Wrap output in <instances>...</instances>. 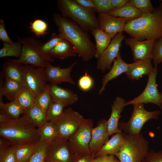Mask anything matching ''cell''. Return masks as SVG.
I'll return each instance as SVG.
<instances>
[{
    "label": "cell",
    "instance_id": "cell-19",
    "mask_svg": "<svg viewBox=\"0 0 162 162\" xmlns=\"http://www.w3.org/2000/svg\"><path fill=\"white\" fill-rule=\"evenodd\" d=\"M126 101L122 98L117 96L111 105V112L107 120V130L109 136L122 131L118 127L119 120L121 113L125 106Z\"/></svg>",
    "mask_w": 162,
    "mask_h": 162
},
{
    "label": "cell",
    "instance_id": "cell-33",
    "mask_svg": "<svg viewBox=\"0 0 162 162\" xmlns=\"http://www.w3.org/2000/svg\"><path fill=\"white\" fill-rule=\"evenodd\" d=\"M35 97L28 89L24 87L14 100L25 111L34 105Z\"/></svg>",
    "mask_w": 162,
    "mask_h": 162
},
{
    "label": "cell",
    "instance_id": "cell-8",
    "mask_svg": "<svg viewBox=\"0 0 162 162\" xmlns=\"http://www.w3.org/2000/svg\"><path fill=\"white\" fill-rule=\"evenodd\" d=\"M93 122L90 118H85L75 131L68 139L69 147L73 153L84 155L91 153L89 145Z\"/></svg>",
    "mask_w": 162,
    "mask_h": 162
},
{
    "label": "cell",
    "instance_id": "cell-13",
    "mask_svg": "<svg viewBox=\"0 0 162 162\" xmlns=\"http://www.w3.org/2000/svg\"><path fill=\"white\" fill-rule=\"evenodd\" d=\"M72 154L68 140L58 136L49 143L45 161L70 162Z\"/></svg>",
    "mask_w": 162,
    "mask_h": 162
},
{
    "label": "cell",
    "instance_id": "cell-27",
    "mask_svg": "<svg viewBox=\"0 0 162 162\" xmlns=\"http://www.w3.org/2000/svg\"><path fill=\"white\" fill-rule=\"evenodd\" d=\"M91 32L96 43V50L94 57L98 59L110 44L111 38L106 33L99 28L94 29Z\"/></svg>",
    "mask_w": 162,
    "mask_h": 162
},
{
    "label": "cell",
    "instance_id": "cell-29",
    "mask_svg": "<svg viewBox=\"0 0 162 162\" xmlns=\"http://www.w3.org/2000/svg\"><path fill=\"white\" fill-rule=\"evenodd\" d=\"M106 14L114 17L133 20L140 17L143 13L140 12L129 2L121 8L114 9Z\"/></svg>",
    "mask_w": 162,
    "mask_h": 162
},
{
    "label": "cell",
    "instance_id": "cell-52",
    "mask_svg": "<svg viewBox=\"0 0 162 162\" xmlns=\"http://www.w3.org/2000/svg\"><path fill=\"white\" fill-rule=\"evenodd\" d=\"M160 4L159 7L162 9V0L160 1Z\"/></svg>",
    "mask_w": 162,
    "mask_h": 162
},
{
    "label": "cell",
    "instance_id": "cell-34",
    "mask_svg": "<svg viewBox=\"0 0 162 162\" xmlns=\"http://www.w3.org/2000/svg\"><path fill=\"white\" fill-rule=\"evenodd\" d=\"M49 143L39 142L26 162H44L46 156Z\"/></svg>",
    "mask_w": 162,
    "mask_h": 162
},
{
    "label": "cell",
    "instance_id": "cell-6",
    "mask_svg": "<svg viewBox=\"0 0 162 162\" xmlns=\"http://www.w3.org/2000/svg\"><path fill=\"white\" fill-rule=\"evenodd\" d=\"M18 38L22 44V53L18 59H14L15 62L44 68L45 67L47 62H53V58L41 52L40 47L42 44L40 42L31 37Z\"/></svg>",
    "mask_w": 162,
    "mask_h": 162
},
{
    "label": "cell",
    "instance_id": "cell-7",
    "mask_svg": "<svg viewBox=\"0 0 162 162\" xmlns=\"http://www.w3.org/2000/svg\"><path fill=\"white\" fill-rule=\"evenodd\" d=\"M132 105L133 110L129 120L127 122H119L118 127L125 134L136 135L141 133L142 128L146 122L151 119H157L161 112L159 110L147 111L143 104Z\"/></svg>",
    "mask_w": 162,
    "mask_h": 162
},
{
    "label": "cell",
    "instance_id": "cell-5",
    "mask_svg": "<svg viewBox=\"0 0 162 162\" xmlns=\"http://www.w3.org/2000/svg\"><path fill=\"white\" fill-rule=\"evenodd\" d=\"M149 150L148 141L141 133L136 135L124 133V144L115 155L120 162H142Z\"/></svg>",
    "mask_w": 162,
    "mask_h": 162
},
{
    "label": "cell",
    "instance_id": "cell-21",
    "mask_svg": "<svg viewBox=\"0 0 162 162\" xmlns=\"http://www.w3.org/2000/svg\"><path fill=\"white\" fill-rule=\"evenodd\" d=\"M152 59L140 60L129 64L125 74L132 80H139L143 75H148L154 69Z\"/></svg>",
    "mask_w": 162,
    "mask_h": 162
},
{
    "label": "cell",
    "instance_id": "cell-41",
    "mask_svg": "<svg viewBox=\"0 0 162 162\" xmlns=\"http://www.w3.org/2000/svg\"><path fill=\"white\" fill-rule=\"evenodd\" d=\"M94 83L92 77L86 72L78 80V84L80 89L83 91H88L93 87Z\"/></svg>",
    "mask_w": 162,
    "mask_h": 162
},
{
    "label": "cell",
    "instance_id": "cell-50",
    "mask_svg": "<svg viewBox=\"0 0 162 162\" xmlns=\"http://www.w3.org/2000/svg\"><path fill=\"white\" fill-rule=\"evenodd\" d=\"M11 146L10 142L6 139L1 137L0 138V150L2 149Z\"/></svg>",
    "mask_w": 162,
    "mask_h": 162
},
{
    "label": "cell",
    "instance_id": "cell-23",
    "mask_svg": "<svg viewBox=\"0 0 162 162\" xmlns=\"http://www.w3.org/2000/svg\"><path fill=\"white\" fill-rule=\"evenodd\" d=\"M124 141V133L122 131L115 134L98 151L97 157L115 155L122 147Z\"/></svg>",
    "mask_w": 162,
    "mask_h": 162
},
{
    "label": "cell",
    "instance_id": "cell-36",
    "mask_svg": "<svg viewBox=\"0 0 162 162\" xmlns=\"http://www.w3.org/2000/svg\"><path fill=\"white\" fill-rule=\"evenodd\" d=\"M29 28L36 36L40 37L47 33L48 26L47 23L43 20L36 19L30 22Z\"/></svg>",
    "mask_w": 162,
    "mask_h": 162
},
{
    "label": "cell",
    "instance_id": "cell-3",
    "mask_svg": "<svg viewBox=\"0 0 162 162\" xmlns=\"http://www.w3.org/2000/svg\"><path fill=\"white\" fill-rule=\"evenodd\" d=\"M1 137L8 140L11 146L39 142L37 129L22 116L0 124Z\"/></svg>",
    "mask_w": 162,
    "mask_h": 162
},
{
    "label": "cell",
    "instance_id": "cell-30",
    "mask_svg": "<svg viewBox=\"0 0 162 162\" xmlns=\"http://www.w3.org/2000/svg\"><path fill=\"white\" fill-rule=\"evenodd\" d=\"M37 130L40 141L49 143L59 136L56 128L51 122L47 121Z\"/></svg>",
    "mask_w": 162,
    "mask_h": 162
},
{
    "label": "cell",
    "instance_id": "cell-24",
    "mask_svg": "<svg viewBox=\"0 0 162 162\" xmlns=\"http://www.w3.org/2000/svg\"><path fill=\"white\" fill-rule=\"evenodd\" d=\"M2 74L5 78L17 81L23 84V65L11 59L5 62L3 65Z\"/></svg>",
    "mask_w": 162,
    "mask_h": 162
},
{
    "label": "cell",
    "instance_id": "cell-45",
    "mask_svg": "<svg viewBox=\"0 0 162 162\" xmlns=\"http://www.w3.org/2000/svg\"><path fill=\"white\" fill-rule=\"evenodd\" d=\"M0 40L3 43L11 44L14 42L8 34L5 28L4 21L2 19L0 20Z\"/></svg>",
    "mask_w": 162,
    "mask_h": 162
},
{
    "label": "cell",
    "instance_id": "cell-49",
    "mask_svg": "<svg viewBox=\"0 0 162 162\" xmlns=\"http://www.w3.org/2000/svg\"><path fill=\"white\" fill-rule=\"evenodd\" d=\"M114 9L121 8L130 2V0H110Z\"/></svg>",
    "mask_w": 162,
    "mask_h": 162
},
{
    "label": "cell",
    "instance_id": "cell-51",
    "mask_svg": "<svg viewBox=\"0 0 162 162\" xmlns=\"http://www.w3.org/2000/svg\"><path fill=\"white\" fill-rule=\"evenodd\" d=\"M12 118L10 116L6 114L0 113V124L6 123Z\"/></svg>",
    "mask_w": 162,
    "mask_h": 162
},
{
    "label": "cell",
    "instance_id": "cell-35",
    "mask_svg": "<svg viewBox=\"0 0 162 162\" xmlns=\"http://www.w3.org/2000/svg\"><path fill=\"white\" fill-rule=\"evenodd\" d=\"M64 107L62 104L52 100L46 112L47 121L54 122L59 119L63 115Z\"/></svg>",
    "mask_w": 162,
    "mask_h": 162
},
{
    "label": "cell",
    "instance_id": "cell-14",
    "mask_svg": "<svg viewBox=\"0 0 162 162\" xmlns=\"http://www.w3.org/2000/svg\"><path fill=\"white\" fill-rule=\"evenodd\" d=\"M99 28L112 39L118 33L124 31L125 24L132 19L116 17L105 13L99 14L98 17Z\"/></svg>",
    "mask_w": 162,
    "mask_h": 162
},
{
    "label": "cell",
    "instance_id": "cell-53",
    "mask_svg": "<svg viewBox=\"0 0 162 162\" xmlns=\"http://www.w3.org/2000/svg\"><path fill=\"white\" fill-rule=\"evenodd\" d=\"M44 162H52V161H51V162H47V161H44Z\"/></svg>",
    "mask_w": 162,
    "mask_h": 162
},
{
    "label": "cell",
    "instance_id": "cell-32",
    "mask_svg": "<svg viewBox=\"0 0 162 162\" xmlns=\"http://www.w3.org/2000/svg\"><path fill=\"white\" fill-rule=\"evenodd\" d=\"M22 50V44L19 40L11 44L3 43L2 47L0 49V58L14 57L19 58Z\"/></svg>",
    "mask_w": 162,
    "mask_h": 162
},
{
    "label": "cell",
    "instance_id": "cell-11",
    "mask_svg": "<svg viewBox=\"0 0 162 162\" xmlns=\"http://www.w3.org/2000/svg\"><path fill=\"white\" fill-rule=\"evenodd\" d=\"M85 119L79 112L69 107L64 109L62 116L53 122L58 136L68 140Z\"/></svg>",
    "mask_w": 162,
    "mask_h": 162
},
{
    "label": "cell",
    "instance_id": "cell-38",
    "mask_svg": "<svg viewBox=\"0 0 162 162\" xmlns=\"http://www.w3.org/2000/svg\"><path fill=\"white\" fill-rule=\"evenodd\" d=\"M130 2L142 13H152L155 9L150 0H130Z\"/></svg>",
    "mask_w": 162,
    "mask_h": 162
},
{
    "label": "cell",
    "instance_id": "cell-10",
    "mask_svg": "<svg viewBox=\"0 0 162 162\" xmlns=\"http://www.w3.org/2000/svg\"><path fill=\"white\" fill-rule=\"evenodd\" d=\"M158 73L157 66H155L148 75L147 82L143 91L137 97L126 102L125 106L136 104L151 103L157 105L162 110V93L159 92L156 81Z\"/></svg>",
    "mask_w": 162,
    "mask_h": 162
},
{
    "label": "cell",
    "instance_id": "cell-48",
    "mask_svg": "<svg viewBox=\"0 0 162 162\" xmlns=\"http://www.w3.org/2000/svg\"><path fill=\"white\" fill-rule=\"evenodd\" d=\"M75 0L78 3L84 8L88 9H94L95 10L92 0Z\"/></svg>",
    "mask_w": 162,
    "mask_h": 162
},
{
    "label": "cell",
    "instance_id": "cell-18",
    "mask_svg": "<svg viewBox=\"0 0 162 162\" xmlns=\"http://www.w3.org/2000/svg\"><path fill=\"white\" fill-rule=\"evenodd\" d=\"M49 91L52 100L62 104L65 107L76 102L77 95L70 89L58 86L57 84H48Z\"/></svg>",
    "mask_w": 162,
    "mask_h": 162
},
{
    "label": "cell",
    "instance_id": "cell-2",
    "mask_svg": "<svg viewBox=\"0 0 162 162\" xmlns=\"http://www.w3.org/2000/svg\"><path fill=\"white\" fill-rule=\"evenodd\" d=\"M124 31L131 37L140 40L162 38V9L159 6L151 13L142 16L126 23Z\"/></svg>",
    "mask_w": 162,
    "mask_h": 162
},
{
    "label": "cell",
    "instance_id": "cell-37",
    "mask_svg": "<svg viewBox=\"0 0 162 162\" xmlns=\"http://www.w3.org/2000/svg\"><path fill=\"white\" fill-rule=\"evenodd\" d=\"M52 101L48 85L47 89L44 92L35 97L34 104L46 112Z\"/></svg>",
    "mask_w": 162,
    "mask_h": 162
},
{
    "label": "cell",
    "instance_id": "cell-46",
    "mask_svg": "<svg viewBox=\"0 0 162 162\" xmlns=\"http://www.w3.org/2000/svg\"><path fill=\"white\" fill-rule=\"evenodd\" d=\"M93 162H120L113 155L98 157L94 158Z\"/></svg>",
    "mask_w": 162,
    "mask_h": 162
},
{
    "label": "cell",
    "instance_id": "cell-26",
    "mask_svg": "<svg viewBox=\"0 0 162 162\" xmlns=\"http://www.w3.org/2000/svg\"><path fill=\"white\" fill-rule=\"evenodd\" d=\"M22 117L34 127H40L47 121L46 112L35 104L25 111Z\"/></svg>",
    "mask_w": 162,
    "mask_h": 162
},
{
    "label": "cell",
    "instance_id": "cell-15",
    "mask_svg": "<svg viewBox=\"0 0 162 162\" xmlns=\"http://www.w3.org/2000/svg\"><path fill=\"white\" fill-rule=\"evenodd\" d=\"M155 40H138L133 38L125 39V43L130 48L134 61L140 60H152Z\"/></svg>",
    "mask_w": 162,
    "mask_h": 162
},
{
    "label": "cell",
    "instance_id": "cell-4",
    "mask_svg": "<svg viewBox=\"0 0 162 162\" xmlns=\"http://www.w3.org/2000/svg\"><path fill=\"white\" fill-rule=\"evenodd\" d=\"M57 5L62 16L74 21L85 31L99 28L95 9L84 8L75 0H58Z\"/></svg>",
    "mask_w": 162,
    "mask_h": 162
},
{
    "label": "cell",
    "instance_id": "cell-39",
    "mask_svg": "<svg viewBox=\"0 0 162 162\" xmlns=\"http://www.w3.org/2000/svg\"><path fill=\"white\" fill-rule=\"evenodd\" d=\"M63 39L58 34L52 33L50 39L44 44H42L40 47L41 52L44 54L48 55L50 51L59 42Z\"/></svg>",
    "mask_w": 162,
    "mask_h": 162
},
{
    "label": "cell",
    "instance_id": "cell-43",
    "mask_svg": "<svg viewBox=\"0 0 162 162\" xmlns=\"http://www.w3.org/2000/svg\"><path fill=\"white\" fill-rule=\"evenodd\" d=\"M0 162H16L12 146L0 150Z\"/></svg>",
    "mask_w": 162,
    "mask_h": 162
},
{
    "label": "cell",
    "instance_id": "cell-17",
    "mask_svg": "<svg viewBox=\"0 0 162 162\" xmlns=\"http://www.w3.org/2000/svg\"><path fill=\"white\" fill-rule=\"evenodd\" d=\"M107 120H100L98 125L92 129L91 140L89 145L91 153L97 152L109 140L107 130Z\"/></svg>",
    "mask_w": 162,
    "mask_h": 162
},
{
    "label": "cell",
    "instance_id": "cell-42",
    "mask_svg": "<svg viewBox=\"0 0 162 162\" xmlns=\"http://www.w3.org/2000/svg\"><path fill=\"white\" fill-rule=\"evenodd\" d=\"M152 60L155 66L162 63V38L155 40Z\"/></svg>",
    "mask_w": 162,
    "mask_h": 162
},
{
    "label": "cell",
    "instance_id": "cell-9",
    "mask_svg": "<svg viewBox=\"0 0 162 162\" xmlns=\"http://www.w3.org/2000/svg\"><path fill=\"white\" fill-rule=\"evenodd\" d=\"M23 84L35 97L47 89L48 84L47 83L45 68L25 64L23 65Z\"/></svg>",
    "mask_w": 162,
    "mask_h": 162
},
{
    "label": "cell",
    "instance_id": "cell-12",
    "mask_svg": "<svg viewBox=\"0 0 162 162\" xmlns=\"http://www.w3.org/2000/svg\"><path fill=\"white\" fill-rule=\"evenodd\" d=\"M123 32L118 33L112 39L102 53L97 63L96 68L102 73L110 70L113 62L120 52L122 42L125 37Z\"/></svg>",
    "mask_w": 162,
    "mask_h": 162
},
{
    "label": "cell",
    "instance_id": "cell-31",
    "mask_svg": "<svg viewBox=\"0 0 162 162\" xmlns=\"http://www.w3.org/2000/svg\"><path fill=\"white\" fill-rule=\"evenodd\" d=\"M0 113L6 114L14 119H17L20 117V116L23 114L25 111L15 100L10 102L4 103H0Z\"/></svg>",
    "mask_w": 162,
    "mask_h": 162
},
{
    "label": "cell",
    "instance_id": "cell-47",
    "mask_svg": "<svg viewBox=\"0 0 162 162\" xmlns=\"http://www.w3.org/2000/svg\"><path fill=\"white\" fill-rule=\"evenodd\" d=\"M94 153L84 155H78L75 162H93Z\"/></svg>",
    "mask_w": 162,
    "mask_h": 162
},
{
    "label": "cell",
    "instance_id": "cell-44",
    "mask_svg": "<svg viewBox=\"0 0 162 162\" xmlns=\"http://www.w3.org/2000/svg\"><path fill=\"white\" fill-rule=\"evenodd\" d=\"M142 162H162V150L155 152L149 150Z\"/></svg>",
    "mask_w": 162,
    "mask_h": 162
},
{
    "label": "cell",
    "instance_id": "cell-20",
    "mask_svg": "<svg viewBox=\"0 0 162 162\" xmlns=\"http://www.w3.org/2000/svg\"><path fill=\"white\" fill-rule=\"evenodd\" d=\"M129 64L126 63L122 58L120 52L114 61L110 71L105 74L101 80L102 86L99 90L98 94H101L104 90L108 83L127 71Z\"/></svg>",
    "mask_w": 162,
    "mask_h": 162
},
{
    "label": "cell",
    "instance_id": "cell-25",
    "mask_svg": "<svg viewBox=\"0 0 162 162\" xmlns=\"http://www.w3.org/2000/svg\"><path fill=\"white\" fill-rule=\"evenodd\" d=\"M75 48L68 41L63 39L49 52L48 55L53 58L64 59L77 55Z\"/></svg>",
    "mask_w": 162,
    "mask_h": 162
},
{
    "label": "cell",
    "instance_id": "cell-28",
    "mask_svg": "<svg viewBox=\"0 0 162 162\" xmlns=\"http://www.w3.org/2000/svg\"><path fill=\"white\" fill-rule=\"evenodd\" d=\"M39 142L12 146L16 162H26Z\"/></svg>",
    "mask_w": 162,
    "mask_h": 162
},
{
    "label": "cell",
    "instance_id": "cell-1",
    "mask_svg": "<svg viewBox=\"0 0 162 162\" xmlns=\"http://www.w3.org/2000/svg\"><path fill=\"white\" fill-rule=\"evenodd\" d=\"M53 19L58 28V34L73 45L77 54L83 61H89L94 57L95 45L91 40L87 32L74 21L59 14H54Z\"/></svg>",
    "mask_w": 162,
    "mask_h": 162
},
{
    "label": "cell",
    "instance_id": "cell-40",
    "mask_svg": "<svg viewBox=\"0 0 162 162\" xmlns=\"http://www.w3.org/2000/svg\"><path fill=\"white\" fill-rule=\"evenodd\" d=\"M96 11L99 14L107 13L114 9L110 0H92Z\"/></svg>",
    "mask_w": 162,
    "mask_h": 162
},
{
    "label": "cell",
    "instance_id": "cell-22",
    "mask_svg": "<svg viewBox=\"0 0 162 162\" xmlns=\"http://www.w3.org/2000/svg\"><path fill=\"white\" fill-rule=\"evenodd\" d=\"M1 78L0 83V103L2 102V98L5 96L11 101L15 100L23 90L25 86L23 84L7 78L4 82Z\"/></svg>",
    "mask_w": 162,
    "mask_h": 162
},
{
    "label": "cell",
    "instance_id": "cell-16",
    "mask_svg": "<svg viewBox=\"0 0 162 162\" xmlns=\"http://www.w3.org/2000/svg\"><path fill=\"white\" fill-rule=\"evenodd\" d=\"M76 64V62H74L69 67L62 68L59 66L52 65L50 62H47L45 68L47 81L56 84L67 82L74 85L75 82L71 77L70 73Z\"/></svg>",
    "mask_w": 162,
    "mask_h": 162
}]
</instances>
